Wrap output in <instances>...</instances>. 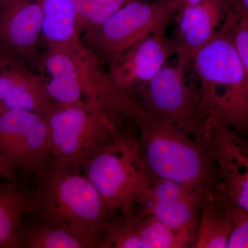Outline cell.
Returning <instances> with one entry per match:
<instances>
[{
	"instance_id": "cell-11",
	"label": "cell",
	"mask_w": 248,
	"mask_h": 248,
	"mask_svg": "<svg viewBox=\"0 0 248 248\" xmlns=\"http://www.w3.org/2000/svg\"><path fill=\"white\" fill-rule=\"evenodd\" d=\"M200 133L213 155L226 199L248 211V143L213 115L204 117Z\"/></svg>"
},
{
	"instance_id": "cell-18",
	"label": "cell",
	"mask_w": 248,
	"mask_h": 248,
	"mask_svg": "<svg viewBox=\"0 0 248 248\" xmlns=\"http://www.w3.org/2000/svg\"><path fill=\"white\" fill-rule=\"evenodd\" d=\"M17 248H100V243L25 215L18 228Z\"/></svg>"
},
{
	"instance_id": "cell-2",
	"label": "cell",
	"mask_w": 248,
	"mask_h": 248,
	"mask_svg": "<svg viewBox=\"0 0 248 248\" xmlns=\"http://www.w3.org/2000/svg\"><path fill=\"white\" fill-rule=\"evenodd\" d=\"M133 124L153 175L188 186L205 197L223 195L216 163L201 133L181 130L146 109Z\"/></svg>"
},
{
	"instance_id": "cell-8",
	"label": "cell",
	"mask_w": 248,
	"mask_h": 248,
	"mask_svg": "<svg viewBox=\"0 0 248 248\" xmlns=\"http://www.w3.org/2000/svg\"><path fill=\"white\" fill-rule=\"evenodd\" d=\"M65 47L71 53L75 78L84 101L120 126L124 122H132L141 109V104L116 84L108 69L84 45L81 39Z\"/></svg>"
},
{
	"instance_id": "cell-13",
	"label": "cell",
	"mask_w": 248,
	"mask_h": 248,
	"mask_svg": "<svg viewBox=\"0 0 248 248\" xmlns=\"http://www.w3.org/2000/svg\"><path fill=\"white\" fill-rule=\"evenodd\" d=\"M175 50V41L166 34L148 36L127 49L108 67V72L116 84L131 94L154 78Z\"/></svg>"
},
{
	"instance_id": "cell-30",
	"label": "cell",
	"mask_w": 248,
	"mask_h": 248,
	"mask_svg": "<svg viewBox=\"0 0 248 248\" xmlns=\"http://www.w3.org/2000/svg\"><path fill=\"white\" fill-rule=\"evenodd\" d=\"M246 141H247V140H246ZM248 143V141H247Z\"/></svg>"
},
{
	"instance_id": "cell-22",
	"label": "cell",
	"mask_w": 248,
	"mask_h": 248,
	"mask_svg": "<svg viewBox=\"0 0 248 248\" xmlns=\"http://www.w3.org/2000/svg\"><path fill=\"white\" fill-rule=\"evenodd\" d=\"M225 208L232 223L228 248H248V211L223 196Z\"/></svg>"
},
{
	"instance_id": "cell-26",
	"label": "cell",
	"mask_w": 248,
	"mask_h": 248,
	"mask_svg": "<svg viewBox=\"0 0 248 248\" xmlns=\"http://www.w3.org/2000/svg\"><path fill=\"white\" fill-rule=\"evenodd\" d=\"M201 0H179V10L186 7V6H189V5L195 4V3L199 2Z\"/></svg>"
},
{
	"instance_id": "cell-17",
	"label": "cell",
	"mask_w": 248,
	"mask_h": 248,
	"mask_svg": "<svg viewBox=\"0 0 248 248\" xmlns=\"http://www.w3.org/2000/svg\"><path fill=\"white\" fill-rule=\"evenodd\" d=\"M30 187L0 177V248H17V231L27 213Z\"/></svg>"
},
{
	"instance_id": "cell-3",
	"label": "cell",
	"mask_w": 248,
	"mask_h": 248,
	"mask_svg": "<svg viewBox=\"0 0 248 248\" xmlns=\"http://www.w3.org/2000/svg\"><path fill=\"white\" fill-rule=\"evenodd\" d=\"M191 65L199 83L203 118L213 115L248 138V87L244 65L226 22Z\"/></svg>"
},
{
	"instance_id": "cell-15",
	"label": "cell",
	"mask_w": 248,
	"mask_h": 248,
	"mask_svg": "<svg viewBox=\"0 0 248 248\" xmlns=\"http://www.w3.org/2000/svg\"><path fill=\"white\" fill-rule=\"evenodd\" d=\"M231 9L229 0H201L179 10L174 40L178 58L192 63L196 54L223 29Z\"/></svg>"
},
{
	"instance_id": "cell-10",
	"label": "cell",
	"mask_w": 248,
	"mask_h": 248,
	"mask_svg": "<svg viewBox=\"0 0 248 248\" xmlns=\"http://www.w3.org/2000/svg\"><path fill=\"white\" fill-rule=\"evenodd\" d=\"M204 196L188 186L151 174L133 214L151 215L188 239L192 248L197 236Z\"/></svg>"
},
{
	"instance_id": "cell-1",
	"label": "cell",
	"mask_w": 248,
	"mask_h": 248,
	"mask_svg": "<svg viewBox=\"0 0 248 248\" xmlns=\"http://www.w3.org/2000/svg\"><path fill=\"white\" fill-rule=\"evenodd\" d=\"M30 188L28 216L72 234L99 241L112 218L83 173L58 164L51 157L39 168Z\"/></svg>"
},
{
	"instance_id": "cell-12",
	"label": "cell",
	"mask_w": 248,
	"mask_h": 248,
	"mask_svg": "<svg viewBox=\"0 0 248 248\" xmlns=\"http://www.w3.org/2000/svg\"><path fill=\"white\" fill-rule=\"evenodd\" d=\"M42 11L40 0L0 5V50L40 69Z\"/></svg>"
},
{
	"instance_id": "cell-20",
	"label": "cell",
	"mask_w": 248,
	"mask_h": 248,
	"mask_svg": "<svg viewBox=\"0 0 248 248\" xmlns=\"http://www.w3.org/2000/svg\"><path fill=\"white\" fill-rule=\"evenodd\" d=\"M141 248H192L188 239L178 234L153 215L132 214Z\"/></svg>"
},
{
	"instance_id": "cell-14",
	"label": "cell",
	"mask_w": 248,
	"mask_h": 248,
	"mask_svg": "<svg viewBox=\"0 0 248 248\" xmlns=\"http://www.w3.org/2000/svg\"><path fill=\"white\" fill-rule=\"evenodd\" d=\"M0 55V107L35 112L47 119L53 102L45 78L8 54Z\"/></svg>"
},
{
	"instance_id": "cell-25",
	"label": "cell",
	"mask_w": 248,
	"mask_h": 248,
	"mask_svg": "<svg viewBox=\"0 0 248 248\" xmlns=\"http://www.w3.org/2000/svg\"><path fill=\"white\" fill-rule=\"evenodd\" d=\"M232 11L241 17L248 18V0H229Z\"/></svg>"
},
{
	"instance_id": "cell-16",
	"label": "cell",
	"mask_w": 248,
	"mask_h": 248,
	"mask_svg": "<svg viewBox=\"0 0 248 248\" xmlns=\"http://www.w3.org/2000/svg\"><path fill=\"white\" fill-rule=\"evenodd\" d=\"M42 11L41 48L68 46L81 39L74 0H40Z\"/></svg>"
},
{
	"instance_id": "cell-31",
	"label": "cell",
	"mask_w": 248,
	"mask_h": 248,
	"mask_svg": "<svg viewBox=\"0 0 248 248\" xmlns=\"http://www.w3.org/2000/svg\"><path fill=\"white\" fill-rule=\"evenodd\" d=\"M0 54H1V52H0Z\"/></svg>"
},
{
	"instance_id": "cell-24",
	"label": "cell",
	"mask_w": 248,
	"mask_h": 248,
	"mask_svg": "<svg viewBox=\"0 0 248 248\" xmlns=\"http://www.w3.org/2000/svg\"><path fill=\"white\" fill-rule=\"evenodd\" d=\"M17 172L12 165L0 156V177L14 180L17 179Z\"/></svg>"
},
{
	"instance_id": "cell-21",
	"label": "cell",
	"mask_w": 248,
	"mask_h": 248,
	"mask_svg": "<svg viewBox=\"0 0 248 248\" xmlns=\"http://www.w3.org/2000/svg\"><path fill=\"white\" fill-rule=\"evenodd\" d=\"M80 35L104 24L127 0H74Z\"/></svg>"
},
{
	"instance_id": "cell-4",
	"label": "cell",
	"mask_w": 248,
	"mask_h": 248,
	"mask_svg": "<svg viewBox=\"0 0 248 248\" xmlns=\"http://www.w3.org/2000/svg\"><path fill=\"white\" fill-rule=\"evenodd\" d=\"M81 172L97 191L112 218L133 213L151 177L139 137L124 130L97 152Z\"/></svg>"
},
{
	"instance_id": "cell-9",
	"label": "cell",
	"mask_w": 248,
	"mask_h": 248,
	"mask_svg": "<svg viewBox=\"0 0 248 248\" xmlns=\"http://www.w3.org/2000/svg\"><path fill=\"white\" fill-rule=\"evenodd\" d=\"M0 156L17 171L33 174L50 156L47 119L0 107Z\"/></svg>"
},
{
	"instance_id": "cell-29",
	"label": "cell",
	"mask_w": 248,
	"mask_h": 248,
	"mask_svg": "<svg viewBox=\"0 0 248 248\" xmlns=\"http://www.w3.org/2000/svg\"><path fill=\"white\" fill-rule=\"evenodd\" d=\"M246 140H247V141H248V138L246 139Z\"/></svg>"
},
{
	"instance_id": "cell-7",
	"label": "cell",
	"mask_w": 248,
	"mask_h": 248,
	"mask_svg": "<svg viewBox=\"0 0 248 248\" xmlns=\"http://www.w3.org/2000/svg\"><path fill=\"white\" fill-rule=\"evenodd\" d=\"M191 63L177 58L174 64H166L153 79L131 95L153 115L174 124L181 130L199 135L203 117L200 90L186 79Z\"/></svg>"
},
{
	"instance_id": "cell-23",
	"label": "cell",
	"mask_w": 248,
	"mask_h": 248,
	"mask_svg": "<svg viewBox=\"0 0 248 248\" xmlns=\"http://www.w3.org/2000/svg\"><path fill=\"white\" fill-rule=\"evenodd\" d=\"M226 23L244 65L248 87V18L238 16L231 9Z\"/></svg>"
},
{
	"instance_id": "cell-6",
	"label": "cell",
	"mask_w": 248,
	"mask_h": 248,
	"mask_svg": "<svg viewBox=\"0 0 248 248\" xmlns=\"http://www.w3.org/2000/svg\"><path fill=\"white\" fill-rule=\"evenodd\" d=\"M179 11V0H127L102 25L81 34V41L104 66L108 67L140 41L148 36L166 34Z\"/></svg>"
},
{
	"instance_id": "cell-27",
	"label": "cell",
	"mask_w": 248,
	"mask_h": 248,
	"mask_svg": "<svg viewBox=\"0 0 248 248\" xmlns=\"http://www.w3.org/2000/svg\"><path fill=\"white\" fill-rule=\"evenodd\" d=\"M148 1H170V0H148Z\"/></svg>"
},
{
	"instance_id": "cell-19",
	"label": "cell",
	"mask_w": 248,
	"mask_h": 248,
	"mask_svg": "<svg viewBox=\"0 0 248 248\" xmlns=\"http://www.w3.org/2000/svg\"><path fill=\"white\" fill-rule=\"evenodd\" d=\"M231 231L232 223L225 208L223 195L205 197L192 248H228Z\"/></svg>"
},
{
	"instance_id": "cell-28",
	"label": "cell",
	"mask_w": 248,
	"mask_h": 248,
	"mask_svg": "<svg viewBox=\"0 0 248 248\" xmlns=\"http://www.w3.org/2000/svg\"><path fill=\"white\" fill-rule=\"evenodd\" d=\"M6 0H0V5L1 4H3V3L4 2V1H6Z\"/></svg>"
},
{
	"instance_id": "cell-5",
	"label": "cell",
	"mask_w": 248,
	"mask_h": 248,
	"mask_svg": "<svg viewBox=\"0 0 248 248\" xmlns=\"http://www.w3.org/2000/svg\"><path fill=\"white\" fill-rule=\"evenodd\" d=\"M47 121L50 132V156L58 164L79 172L122 130L86 101L71 105L54 103Z\"/></svg>"
}]
</instances>
